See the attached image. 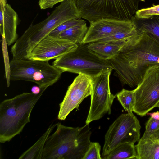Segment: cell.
Segmentation results:
<instances>
[{"mask_svg":"<svg viewBox=\"0 0 159 159\" xmlns=\"http://www.w3.org/2000/svg\"><path fill=\"white\" fill-rule=\"evenodd\" d=\"M108 61L122 84L137 87L147 70L159 64V44L142 32L126 42L117 53Z\"/></svg>","mask_w":159,"mask_h":159,"instance_id":"cell-1","label":"cell"},{"mask_svg":"<svg viewBox=\"0 0 159 159\" xmlns=\"http://www.w3.org/2000/svg\"><path fill=\"white\" fill-rule=\"evenodd\" d=\"M89 124L73 127L57 123L46 143L42 159H82L91 142Z\"/></svg>","mask_w":159,"mask_h":159,"instance_id":"cell-2","label":"cell"},{"mask_svg":"<svg viewBox=\"0 0 159 159\" xmlns=\"http://www.w3.org/2000/svg\"><path fill=\"white\" fill-rule=\"evenodd\" d=\"M35 94L24 92L3 100L0 104V142L11 140L23 130L30 121L34 106L47 89Z\"/></svg>","mask_w":159,"mask_h":159,"instance_id":"cell-3","label":"cell"},{"mask_svg":"<svg viewBox=\"0 0 159 159\" xmlns=\"http://www.w3.org/2000/svg\"><path fill=\"white\" fill-rule=\"evenodd\" d=\"M80 18L75 0L62 2L45 20L31 24L15 43L14 48L21 56L28 57L35 46L58 26L67 21Z\"/></svg>","mask_w":159,"mask_h":159,"instance_id":"cell-4","label":"cell"},{"mask_svg":"<svg viewBox=\"0 0 159 159\" xmlns=\"http://www.w3.org/2000/svg\"><path fill=\"white\" fill-rule=\"evenodd\" d=\"M81 18L90 23L104 18L132 20L143 0H75Z\"/></svg>","mask_w":159,"mask_h":159,"instance_id":"cell-5","label":"cell"},{"mask_svg":"<svg viewBox=\"0 0 159 159\" xmlns=\"http://www.w3.org/2000/svg\"><path fill=\"white\" fill-rule=\"evenodd\" d=\"M87 44L78 45L74 50L55 59L52 65L62 73L82 74L92 79L104 72L112 70L108 60L102 59L91 52Z\"/></svg>","mask_w":159,"mask_h":159,"instance_id":"cell-6","label":"cell"},{"mask_svg":"<svg viewBox=\"0 0 159 159\" xmlns=\"http://www.w3.org/2000/svg\"><path fill=\"white\" fill-rule=\"evenodd\" d=\"M10 66V80L34 82L41 89L52 85L62 73L48 61L12 59Z\"/></svg>","mask_w":159,"mask_h":159,"instance_id":"cell-7","label":"cell"},{"mask_svg":"<svg viewBox=\"0 0 159 159\" xmlns=\"http://www.w3.org/2000/svg\"><path fill=\"white\" fill-rule=\"evenodd\" d=\"M140 122L132 112L120 115L109 127L104 137L101 157L122 144H134L140 138Z\"/></svg>","mask_w":159,"mask_h":159,"instance_id":"cell-8","label":"cell"},{"mask_svg":"<svg viewBox=\"0 0 159 159\" xmlns=\"http://www.w3.org/2000/svg\"><path fill=\"white\" fill-rule=\"evenodd\" d=\"M133 112L143 116L159 104V64L150 67L134 89Z\"/></svg>","mask_w":159,"mask_h":159,"instance_id":"cell-9","label":"cell"},{"mask_svg":"<svg viewBox=\"0 0 159 159\" xmlns=\"http://www.w3.org/2000/svg\"><path fill=\"white\" fill-rule=\"evenodd\" d=\"M112 70L102 73L92 79V90L86 124L99 120L111 113V107L116 95L111 92L109 79Z\"/></svg>","mask_w":159,"mask_h":159,"instance_id":"cell-10","label":"cell"},{"mask_svg":"<svg viewBox=\"0 0 159 159\" xmlns=\"http://www.w3.org/2000/svg\"><path fill=\"white\" fill-rule=\"evenodd\" d=\"M92 90V78L79 74L68 87L63 101L59 104L58 119L65 120L71 112L78 109L83 101L91 95Z\"/></svg>","mask_w":159,"mask_h":159,"instance_id":"cell-11","label":"cell"},{"mask_svg":"<svg viewBox=\"0 0 159 159\" xmlns=\"http://www.w3.org/2000/svg\"><path fill=\"white\" fill-rule=\"evenodd\" d=\"M137 27L134 18L126 20L102 19L90 23L82 43L97 42L118 32L131 30Z\"/></svg>","mask_w":159,"mask_h":159,"instance_id":"cell-12","label":"cell"},{"mask_svg":"<svg viewBox=\"0 0 159 159\" xmlns=\"http://www.w3.org/2000/svg\"><path fill=\"white\" fill-rule=\"evenodd\" d=\"M78 46L66 39L48 35L33 48L28 59L49 61L74 50Z\"/></svg>","mask_w":159,"mask_h":159,"instance_id":"cell-13","label":"cell"},{"mask_svg":"<svg viewBox=\"0 0 159 159\" xmlns=\"http://www.w3.org/2000/svg\"><path fill=\"white\" fill-rule=\"evenodd\" d=\"M18 23V15L11 6L0 3V31L4 37L7 44L10 46L18 39L17 29Z\"/></svg>","mask_w":159,"mask_h":159,"instance_id":"cell-14","label":"cell"},{"mask_svg":"<svg viewBox=\"0 0 159 159\" xmlns=\"http://www.w3.org/2000/svg\"><path fill=\"white\" fill-rule=\"evenodd\" d=\"M135 146L136 159H159V131L144 132Z\"/></svg>","mask_w":159,"mask_h":159,"instance_id":"cell-15","label":"cell"},{"mask_svg":"<svg viewBox=\"0 0 159 159\" xmlns=\"http://www.w3.org/2000/svg\"><path fill=\"white\" fill-rule=\"evenodd\" d=\"M127 41H97L88 43V48L91 52L99 58L109 60L117 53Z\"/></svg>","mask_w":159,"mask_h":159,"instance_id":"cell-16","label":"cell"},{"mask_svg":"<svg viewBox=\"0 0 159 159\" xmlns=\"http://www.w3.org/2000/svg\"><path fill=\"white\" fill-rule=\"evenodd\" d=\"M56 126V124H51L35 143L24 152L20 156L19 159H42L46 143Z\"/></svg>","mask_w":159,"mask_h":159,"instance_id":"cell-17","label":"cell"},{"mask_svg":"<svg viewBox=\"0 0 159 159\" xmlns=\"http://www.w3.org/2000/svg\"><path fill=\"white\" fill-rule=\"evenodd\" d=\"M134 20L137 28L154 39L159 44V16L149 18Z\"/></svg>","mask_w":159,"mask_h":159,"instance_id":"cell-18","label":"cell"},{"mask_svg":"<svg viewBox=\"0 0 159 159\" xmlns=\"http://www.w3.org/2000/svg\"><path fill=\"white\" fill-rule=\"evenodd\" d=\"M137 152L135 145L125 143L117 146L108 154L102 157V159H136Z\"/></svg>","mask_w":159,"mask_h":159,"instance_id":"cell-19","label":"cell"},{"mask_svg":"<svg viewBox=\"0 0 159 159\" xmlns=\"http://www.w3.org/2000/svg\"><path fill=\"white\" fill-rule=\"evenodd\" d=\"M88 29L84 21L61 32L59 37L78 45L82 43Z\"/></svg>","mask_w":159,"mask_h":159,"instance_id":"cell-20","label":"cell"},{"mask_svg":"<svg viewBox=\"0 0 159 159\" xmlns=\"http://www.w3.org/2000/svg\"><path fill=\"white\" fill-rule=\"evenodd\" d=\"M118 100L124 110L128 112H133L135 102V90L123 89L116 94Z\"/></svg>","mask_w":159,"mask_h":159,"instance_id":"cell-21","label":"cell"},{"mask_svg":"<svg viewBox=\"0 0 159 159\" xmlns=\"http://www.w3.org/2000/svg\"><path fill=\"white\" fill-rule=\"evenodd\" d=\"M142 32L137 27L131 30L118 32L98 41L116 42L126 41L139 34Z\"/></svg>","mask_w":159,"mask_h":159,"instance_id":"cell-22","label":"cell"},{"mask_svg":"<svg viewBox=\"0 0 159 159\" xmlns=\"http://www.w3.org/2000/svg\"><path fill=\"white\" fill-rule=\"evenodd\" d=\"M85 21L81 18L72 19L61 24L54 29L48 35L53 36H59L62 32L77 25Z\"/></svg>","mask_w":159,"mask_h":159,"instance_id":"cell-23","label":"cell"},{"mask_svg":"<svg viewBox=\"0 0 159 159\" xmlns=\"http://www.w3.org/2000/svg\"><path fill=\"white\" fill-rule=\"evenodd\" d=\"M101 146L97 142H91L82 159H102Z\"/></svg>","mask_w":159,"mask_h":159,"instance_id":"cell-24","label":"cell"},{"mask_svg":"<svg viewBox=\"0 0 159 159\" xmlns=\"http://www.w3.org/2000/svg\"><path fill=\"white\" fill-rule=\"evenodd\" d=\"M154 16H159V5L139 10L136 13L135 18L137 19L149 18Z\"/></svg>","mask_w":159,"mask_h":159,"instance_id":"cell-25","label":"cell"},{"mask_svg":"<svg viewBox=\"0 0 159 159\" xmlns=\"http://www.w3.org/2000/svg\"><path fill=\"white\" fill-rule=\"evenodd\" d=\"M159 131V120L151 117L145 124L144 132L152 133Z\"/></svg>","mask_w":159,"mask_h":159,"instance_id":"cell-26","label":"cell"},{"mask_svg":"<svg viewBox=\"0 0 159 159\" xmlns=\"http://www.w3.org/2000/svg\"><path fill=\"white\" fill-rule=\"evenodd\" d=\"M66 0H39V5L41 9L52 8L55 4Z\"/></svg>","mask_w":159,"mask_h":159,"instance_id":"cell-27","label":"cell"},{"mask_svg":"<svg viewBox=\"0 0 159 159\" xmlns=\"http://www.w3.org/2000/svg\"><path fill=\"white\" fill-rule=\"evenodd\" d=\"M43 89V88H41L38 85L37 86H34L31 89V92L35 94H37L41 92Z\"/></svg>","mask_w":159,"mask_h":159,"instance_id":"cell-28","label":"cell"},{"mask_svg":"<svg viewBox=\"0 0 159 159\" xmlns=\"http://www.w3.org/2000/svg\"><path fill=\"white\" fill-rule=\"evenodd\" d=\"M148 114L152 118L156 120H159V111H157L156 112L151 113H148Z\"/></svg>","mask_w":159,"mask_h":159,"instance_id":"cell-29","label":"cell"},{"mask_svg":"<svg viewBox=\"0 0 159 159\" xmlns=\"http://www.w3.org/2000/svg\"><path fill=\"white\" fill-rule=\"evenodd\" d=\"M6 0H0V3H1L4 6H6Z\"/></svg>","mask_w":159,"mask_h":159,"instance_id":"cell-30","label":"cell"},{"mask_svg":"<svg viewBox=\"0 0 159 159\" xmlns=\"http://www.w3.org/2000/svg\"><path fill=\"white\" fill-rule=\"evenodd\" d=\"M157 107H158L159 108V104H158V106Z\"/></svg>","mask_w":159,"mask_h":159,"instance_id":"cell-31","label":"cell"}]
</instances>
